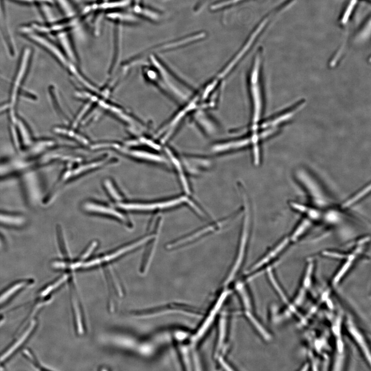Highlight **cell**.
Listing matches in <instances>:
<instances>
[{
    "label": "cell",
    "instance_id": "cell-24",
    "mask_svg": "<svg viewBox=\"0 0 371 371\" xmlns=\"http://www.w3.org/2000/svg\"><path fill=\"white\" fill-rule=\"evenodd\" d=\"M220 334V339H219V344L218 346H219V347H220L222 345V342H223L224 334H225V323L223 320L222 321L221 323Z\"/></svg>",
    "mask_w": 371,
    "mask_h": 371
},
{
    "label": "cell",
    "instance_id": "cell-4",
    "mask_svg": "<svg viewBox=\"0 0 371 371\" xmlns=\"http://www.w3.org/2000/svg\"><path fill=\"white\" fill-rule=\"evenodd\" d=\"M55 35L61 46V49L68 59L74 64L78 63V57H77L74 44L70 36L69 31H60L55 33Z\"/></svg>",
    "mask_w": 371,
    "mask_h": 371
},
{
    "label": "cell",
    "instance_id": "cell-7",
    "mask_svg": "<svg viewBox=\"0 0 371 371\" xmlns=\"http://www.w3.org/2000/svg\"><path fill=\"white\" fill-rule=\"evenodd\" d=\"M246 211L244 219V228L242 232V236L241 241L239 252L236 261L235 262V266L233 267V269H232L230 274L228 277L227 280V282L230 281L234 277V276L236 274L238 270L241 265L243 258L244 257L247 235H248V228L249 224V211H247V207H246Z\"/></svg>",
    "mask_w": 371,
    "mask_h": 371
},
{
    "label": "cell",
    "instance_id": "cell-11",
    "mask_svg": "<svg viewBox=\"0 0 371 371\" xmlns=\"http://www.w3.org/2000/svg\"><path fill=\"white\" fill-rule=\"evenodd\" d=\"M119 206L121 208L127 210L147 211L165 208V204L164 202L152 204L122 203L119 204Z\"/></svg>",
    "mask_w": 371,
    "mask_h": 371
},
{
    "label": "cell",
    "instance_id": "cell-3",
    "mask_svg": "<svg viewBox=\"0 0 371 371\" xmlns=\"http://www.w3.org/2000/svg\"><path fill=\"white\" fill-rule=\"evenodd\" d=\"M30 278L15 281L0 291V308L6 305L25 289L34 284Z\"/></svg>",
    "mask_w": 371,
    "mask_h": 371
},
{
    "label": "cell",
    "instance_id": "cell-16",
    "mask_svg": "<svg viewBox=\"0 0 371 371\" xmlns=\"http://www.w3.org/2000/svg\"><path fill=\"white\" fill-rule=\"evenodd\" d=\"M268 275L270 281L273 286L274 289L277 292L278 295L280 297L282 300L286 304L288 303V299L286 296L284 292L282 289V288L279 285V284L276 280V278L273 274L271 269H269L268 271Z\"/></svg>",
    "mask_w": 371,
    "mask_h": 371
},
{
    "label": "cell",
    "instance_id": "cell-17",
    "mask_svg": "<svg viewBox=\"0 0 371 371\" xmlns=\"http://www.w3.org/2000/svg\"><path fill=\"white\" fill-rule=\"evenodd\" d=\"M246 316L251 322L254 327L257 329V331L260 334L261 336L264 338L266 340H269L271 338L270 335L268 333L265 328H263L261 324L255 317L249 312H247Z\"/></svg>",
    "mask_w": 371,
    "mask_h": 371
},
{
    "label": "cell",
    "instance_id": "cell-13",
    "mask_svg": "<svg viewBox=\"0 0 371 371\" xmlns=\"http://www.w3.org/2000/svg\"><path fill=\"white\" fill-rule=\"evenodd\" d=\"M289 242L288 239L286 238L280 244H278L275 248L269 253L266 257L262 258L257 264L253 267V270L258 269L269 262L272 259L275 257L279 254L286 246Z\"/></svg>",
    "mask_w": 371,
    "mask_h": 371
},
{
    "label": "cell",
    "instance_id": "cell-8",
    "mask_svg": "<svg viewBox=\"0 0 371 371\" xmlns=\"http://www.w3.org/2000/svg\"><path fill=\"white\" fill-rule=\"evenodd\" d=\"M132 10L139 18L145 19L152 22H157L161 19V15L159 12L144 4L143 2L133 4Z\"/></svg>",
    "mask_w": 371,
    "mask_h": 371
},
{
    "label": "cell",
    "instance_id": "cell-14",
    "mask_svg": "<svg viewBox=\"0 0 371 371\" xmlns=\"http://www.w3.org/2000/svg\"><path fill=\"white\" fill-rule=\"evenodd\" d=\"M23 354L25 358L28 360L31 365H32L37 370H50L48 367L41 364V362L38 360L35 355L30 350L26 349L23 352Z\"/></svg>",
    "mask_w": 371,
    "mask_h": 371
},
{
    "label": "cell",
    "instance_id": "cell-21",
    "mask_svg": "<svg viewBox=\"0 0 371 371\" xmlns=\"http://www.w3.org/2000/svg\"><path fill=\"white\" fill-rule=\"evenodd\" d=\"M309 225V223L308 221H304L294 233L291 239L292 240H296L301 235H302L305 230L308 227Z\"/></svg>",
    "mask_w": 371,
    "mask_h": 371
},
{
    "label": "cell",
    "instance_id": "cell-2",
    "mask_svg": "<svg viewBox=\"0 0 371 371\" xmlns=\"http://www.w3.org/2000/svg\"><path fill=\"white\" fill-rule=\"evenodd\" d=\"M38 327V321L34 318L28 324L20 336L14 340L7 348L0 353V370L20 351L32 337Z\"/></svg>",
    "mask_w": 371,
    "mask_h": 371
},
{
    "label": "cell",
    "instance_id": "cell-18",
    "mask_svg": "<svg viewBox=\"0 0 371 371\" xmlns=\"http://www.w3.org/2000/svg\"><path fill=\"white\" fill-rule=\"evenodd\" d=\"M225 297V296H223L220 299V301L218 302L217 305L215 306L214 311L212 312L210 316L207 318L205 322L203 325V327H202V328L199 329L198 332L197 333V338H198L199 337L202 336L205 332L206 330L208 328L209 324L212 322L213 317L215 316L216 311L218 310V309H219V308L220 307L221 305L223 302Z\"/></svg>",
    "mask_w": 371,
    "mask_h": 371
},
{
    "label": "cell",
    "instance_id": "cell-23",
    "mask_svg": "<svg viewBox=\"0 0 371 371\" xmlns=\"http://www.w3.org/2000/svg\"><path fill=\"white\" fill-rule=\"evenodd\" d=\"M292 205L294 208H295L302 212L307 213L309 215H310L313 216V218H317L318 216V213L316 211H314L313 210H310V209L309 210V209H307L306 207L297 204L293 203Z\"/></svg>",
    "mask_w": 371,
    "mask_h": 371
},
{
    "label": "cell",
    "instance_id": "cell-6",
    "mask_svg": "<svg viewBox=\"0 0 371 371\" xmlns=\"http://www.w3.org/2000/svg\"><path fill=\"white\" fill-rule=\"evenodd\" d=\"M106 17L116 24L133 25L139 23V18L133 12H127L121 9H117L108 11L106 13Z\"/></svg>",
    "mask_w": 371,
    "mask_h": 371
},
{
    "label": "cell",
    "instance_id": "cell-10",
    "mask_svg": "<svg viewBox=\"0 0 371 371\" xmlns=\"http://www.w3.org/2000/svg\"><path fill=\"white\" fill-rule=\"evenodd\" d=\"M85 208L88 211L102 213H106L115 216L122 221H125V216L120 212L109 207L101 206L94 203H87Z\"/></svg>",
    "mask_w": 371,
    "mask_h": 371
},
{
    "label": "cell",
    "instance_id": "cell-19",
    "mask_svg": "<svg viewBox=\"0 0 371 371\" xmlns=\"http://www.w3.org/2000/svg\"><path fill=\"white\" fill-rule=\"evenodd\" d=\"M370 189L371 186L370 185H369L368 187H366L359 193L353 197L352 198L348 200L347 202L344 204V207H349L350 206L357 202L358 200L360 199L362 197L364 196L367 193H368L370 191Z\"/></svg>",
    "mask_w": 371,
    "mask_h": 371
},
{
    "label": "cell",
    "instance_id": "cell-1",
    "mask_svg": "<svg viewBox=\"0 0 371 371\" xmlns=\"http://www.w3.org/2000/svg\"><path fill=\"white\" fill-rule=\"evenodd\" d=\"M260 58L258 56L255 59L250 79L253 127L257 126L260 119L263 109V100L260 78Z\"/></svg>",
    "mask_w": 371,
    "mask_h": 371
},
{
    "label": "cell",
    "instance_id": "cell-9",
    "mask_svg": "<svg viewBox=\"0 0 371 371\" xmlns=\"http://www.w3.org/2000/svg\"><path fill=\"white\" fill-rule=\"evenodd\" d=\"M347 328L349 332L355 340V341L362 351L365 357L367 359L369 364H371V355L370 350L368 347L366 342L362 334L358 329L354 326L351 321H348Z\"/></svg>",
    "mask_w": 371,
    "mask_h": 371
},
{
    "label": "cell",
    "instance_id": "cell-22",
    "mask_svg": "<svg viewBox=\"0 0 371 371\" xmlns=\"http://www.w3.org/2000/svg\"><path fill=\"white\" fill-rule=\"evenodd\" d=\"M105 184L107 189H108V192H109L112 197L116 200H120L121 197L118 192L115 190L112 183L107 180L105 182Z\"/></svg>",
    "mask_w": 371,
    "mask_h": 371
},
{
    "label": "cell",
    "instance_id": "cell-12",
    "mask_svg": "<svg viewBox=\"0 0 371 371\" xmlns=\"http://www.w3.org/2000/svg\"><path fill=\"white\" fill-rule=\"evenodd\" d=\"M124 152H128L126 153L127 154H129L130 155V156L134 157L135 158H137L138 159H140L142 160H147V161H150L152 162H157V163H166V161L164 159L162 158V157L158 156V155L154 154L152 153H150L144 151H124L122 150Z\"/></svg>",
    "mask_w": 371,
    "mask_h": 371
},
{
    "label": "cell",
    "instance_id": "cell-15",
    "mask_svg": "<svg viewBox=\"0 0 371 371\" xmlns=\"http://www.w3.org/2000/svg\"><path fill=\"white\" fill-rule=\"evenodd\" d=\"M354 258V255L350 256L347 261L343 265L342 268L340 269L338 272L336 274L333 281V284L335 285H337L340 282V281H341L342 278L344 277L345 275L349 271V269L351 268L353 264V261Z\"/></svg>",
    "mask_w": 371,
    "mask_h": 371
},
{
    "label": "cell",
    "instance_id": "cell-5",
    "mask_svg": "<svg viewBox=\"0 0 371 371\" xmlns=\"http://www.w3.org/2000/svg\"><path fill=\"white\" fill-rule=\"evenodd\" d=\"M153 236H149L146 238L143 239L141 240H139L138 242L129 245L125 247H123L115 252L112 253L110 254H108L103 257L96 258L91 260L89 261V265L90 267H94L97 266H100L103 263L108 262L114 260L115 259L121 256L123 254H125L129 251L133 250L140 245H142L144 243L147 242L148 240L152 239Z\"/></svg>",
    "mask_w": 371,
    "mask_h": 371
},
{
    "label": "cell",
    "instance_id": "cell-25",
    "mask_svg": "<svg viewBox=\"0 0 371 371\" xmlns=\"http://www.w3.org/2000/svg\"><path fill=\"white\" fill-rule=\"evenodd\" d=\"M4 318L2 316H0V327L2 326L4 322Z\"/></svg>",
    "mask_w": 371,
    "mask_h": 371
},
{
    "label": "cell",
    "instance_id": "cell-20",
    "mask_svg": "<svg viewBox=\"0 0 371 371\" xmlns=\"http://www.w3.org/2000/svg\"><path fill=\"white\" fill-rule=\"evenodd\" d=\"M103 163V162H96L88 165L80 167L78 169L75 170V171L71 174L73 175H79L80 174H81L82 173L87 171V170L91 168L98 167L99 166H101V165H102Z\"/></svg>",
    "mask_w": 371,
    "mask_h": 371
}]
</instances>
